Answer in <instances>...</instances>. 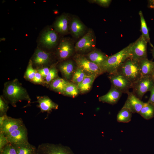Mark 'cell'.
I'll list each match as a JSON object with an SVG mask.
<instances>
[{
    "mask_svg": "<svg viewBox=\"0 0 154 154\" xmlns=\"http://www.w3.org/2000/svg\"><path fill=\"white\" fill-rule=\"evenodd\" d=\"M5 97L12 106L22 100L30 102L31 100L26 90L17 79L5 84L4 90Z\"/></svg>",
    "mask_w": 154,
    "mask_h": 154,
    "instance_id": "6da1fadb",
    "label": "cell"
},
{
    "mask_svg": "<svg viewBox=\"0 0 154 154\" xmlns=\"http://www.w3.org/2000/svg\"><path fill=\"white\" fill-rule=\"evenodd\" d=\"M132 43L122 50L112 56H108L100 66L104 73L110 74L117 72V70L126 60L129 57V52Z\"/></svg>",
    "mask_w": 154,
    "mask_h": 154,
    "instance_id": "7a4b0ae2",
    "label": "cell"
},
{
    "mask_svg": "<svg viewBox=\"0 0 154 154\" xmlns=\"http://www.w3.org/2000/svg\"><path fill=\"white\" fill-rule=\"evenodd\" d=\"M117 72L123 75L133 84L141 77L138 62L130 57L126 60Z\"/></svg>",
    "mask_w": 154,
    "mask_h": 154,
    "instance_id": "3957f363",
    "label": "cell"
},
{
    "mask_svg": "<svg viewBox=\"0 0 154 154\" xmlns=\"http://www.w3.org/2000/svg\"><path fill=\"white\" fill-rule=\"evenodd\" d=\"M74 59L78 67L88 75H94L97 77L104 73L99 66L91 61L84 55L76 54Z\"/></svg>",
    "mask_w": 154,
    "mask_h": 154,
    "instance_id": "277c9868",
    "label": "cell"
},
{
    "mask_svg": "<svg viewBox=\"0 0 154 154\" xmlns=\"http://www.w3.org/2000/svg\"><path fill=\"white\" fill-rule=\"evenodd\" d=\"M147 42L141 35L134 42L132 43L129 52V57L139 61L147 57Z\"/></svg>",
    "mask_w": 154,
    "mask_h": 154,
    "instance_id": "5b68a950",
    "label": "cell"
},
{
    "mask_svg": "<svg viewBox=\"0 0 154 154\" xmlns=\"http://www.w3.org/2000/svg\"><path fill=\"white\" fill-rule=\"evenodd\" d=\"M154 85L151 76L142 77L133 84L132 93L141 100L144 95L148 91H150Z\"/></svg>",
    "mask_w": 154,
    "mask_h": 154,
    "instance_id": "8992f818",
    "label": "cell"
},
{
    "mask_svg": "<svg viewBox=\"0 0 154 154\" xmlns=\"http://www.w3.org/2000/svg\"><path fill=\"white\" fill-rule=\"evenodd\" d=\"M37 149L39 154H74L69 148L60 144L42 143Z\"/></svg>",
    "mask_w": 154,
    "mask_h": 154,
    "instance_id": "52a82bcc",
    "label": "cell"
},
{
    "mask_svg": "<svg viewBox=\"0 0 154 154\" xmlns=\"http://www.w3.org/2000/svg\"><path fill=\"white\" fill-rule=\"evenodd\" d=\"M109 74L108 77L112 86L122 93L127 94L132 88L133 83L121 74L117 72Z\"/></svg>",
    "mask_w": 154,
    "mask_h": 154,
    "instance_id": "ba28073f",
    "label": "cell"
},
{
    "mask_svg": "<svg viewBox=\"0 0 154 154\" xmlns=\"http://www.w3.org/2000/svg\"><path fill=\"white\" fill-rule=\"evenodd\" d=\"M95 45V38L93 31L89 30L76 44L75 50L77 52H85L90 51Z\"/></svg>",
    "mask_w": 154,
    "mask_h": 154,
    "instance_id": "9c48e42d",
    "label": "cell"
},
{
    "mask_svg": "<svg viewBox=\"0 0 154 154\" xmlns=\"http://www.w3.org/2000/svg\"><path fill=\"white\" fill-rule=\"evenodd\" d=\"M6 136L9 143L13 145L29 143L27 130L24 124Z\"/></svg>",
    "mask_w": 154,
    "mask_h": 154,
    "instance_id": "30bf717a",
    "label": "cell"
},
{
    "mask_svg": "<svg viewBox=\"0 0 154 154\" xmlns=\"http://www.w3.org/2000/svg\"><path fill=\"white\" fill-rule=\"evenodd\" d=\"M127 97L122 108L128 110L132 113H138L145 103L137 97L132 92H129Z\"/></svg>",
    "mask_w": 154,
    "mask_h": 154,
    "instance_id": "8fae6325",
    "label": "cell"
},
{
    "mask_svg": "<svg viewBox=\"0 0 154 154\" xmlns=\"http://www.w3.org/2000/svg\"><path fill=\"white\" fill-rule=\"evenodd\" d=\"M24 124L21 118H15L8 116L0 127V132L6 136L17 129Z\"/></svg>",
    "mask_w": 154,
    "mask_h": 154,
    "instance_id": "7c38bea8",
    "label": "cell"
},
{
    "mask_svg": "<svg viewBox=\"0 0 154 154\" xmlns=\"http://www.w3.org/2000/svg\"><path fill=\"white\" fill-rule=\"evenodd\" d=\"M74 47L71 42L66 38L62 40L58 46L57 52L58 57L61 60H64L72 54Z\"/></svg>",
    "mask_w": 154,
    "mask_h": 154,
    "instance_id": "4fadbf2b",
    "label": "cell"
},
{
    "mask_svg": "<svg viewBox=\"0 0 154 154\" xmlns=\"http://www.w3.org/2000/svg\"><path fill=\"white\" fill-rule=\"evenodd\" d=\"M122 93L121 92L112 86L109 92L106 94L99 97V100L103 102L114 104L119 101Z\"/></svg>",
    "mask_w": 154,
    "mask_h": 154,
    "instance_id": "5bb4252c",
    "label": "cell"
},
{
    "mask_svg": "<svg viewBox=\"0 0 154 154\" xmlns=\"http://www.w3.org/2000/svg\"><path fill=\"white\" fill-rule=\"evenodd\" d=\"M58 40V36L55 31L52 30L45 31L40 38V42L47 48H50L54 46Z\"/></svg>",
    "mask_w": 154,
    "mask_h": 154,
    "instance_id": "9a60e30c",
    "label": "cell"
},
{
    "mask_svg": "<svg viewBox=\"0 0 154 154\" xmlns=\"http://www.w3.org/2000/svg\"><path fill=\"white\" fill-rule=\"evenodd\" d=\"M37 98L38 107L42 112H49L52 109L58 108V105L47 96H38Z\"/></svg>",
    "mask_w": 154,
    "mask_h": 154,
    "instance_id": "2e32d148",
    "label": "cell"
},
{
    "mask_svg": "<svg viewBox=\"0 0 154 154\" xmlns=\"http://www.w3.org/2000/svg\"><path fill=\"white\" fill-rule=\"evenodd\" d=\"M141 76H151L154 70V61L148 58L142 59L138 61Z\"/></svg>",
    "mask_w": 154,
    "mask_h": 154,
    "instance_id": "e0dca14e",
    "label": "cell"
},
{
    "mask_svg": "<svg viewBox=\"0 0 154 154\" xmlns=\"http://www.w3.org/2000/svg\"><path fill=\"white\" fill-rule=\"evenodd\" d=\"M69 19L67 15H63L56 20L54 24L55 30L62 34L66 33L68 30Z\"/></svg>",
    "mask_w": 154,
    "mask_h": 154,
    "instance_id": "ac0fdd59",
    "label": "cell"
},
{
    "mask_svg": "<svg viewBox=\"0 0 154 154\" xmlns=\"http://www.w3.org/2000/svg\"><path fill=\"white\" fill-rule=\"evenodd\" d=\"M70 29L72 34L76 37L78 38L84 32L85 27L78 19L73 17L70 23Z\"/></svg>",
    "mask_w": 154,
    "mask_h": 154,
    "instance_id": "d6986e66",
    "label": "cell"
},
{
    "mask_svg": "<svg viewBox=\"0 0 154 154\" xmlns=\"http://www.w3.org/2000/svg\"><path fill=\"white\" fill-rule=\"evenodd\" d=\"M74 65L72 61L69 60L60 64L59 69L61 73L67 80H70L74 72Z\"/></svg>",
    "mask_w": 154,
    "mask_h": 154,
    "instance_id": "ffe728a7",
    "label": "cell"
},
{
    "mask_svg": "<svg viewBox=\"0 0 154 154\" xmlns=\"http://www.w3.org/2000/svg\"><path fill=\"white\" fill-rule=\"evenodd\" d=\"M86 56L88 59L100 66L108 56L104 53L98 50H94L89 53Z\"/></svg>",
    "mask_w": 154,
    "mask_h": 154,
    "instance_id": "44dd1931",
    "label": "cell"
},
{
    "mask_svg": "<svg viewBox=\"0 0 154 154\" xmlns=\"http://www.w3.org/2000/svg\"><path fill=\"white\" fill-rule=\"evenodd\" d=\"M50 60L49 53L40 49H37L34 54L33 60L37 65H42L47 63Z\"/></svg>",
    "mask_w": 154,
    "mask_h": 154,
    "instance_id": "7402d4cb",
    "label": "cell"
},
{
    "mask_svg": "<svg viewBox=\"0 0 154 154\" xmlns=\"http://www.w3.org/2000/svg\"><path fill=\"white\" fill-rule=\"evenodd\" d=\"M97 77L94 75H88L77 85L79 91L82 93H84L89 91Z\"/></svg>",
    "mask_w": 154,
    "mask_h": 154,
    "instance_id": "603a6c76",
    "label": "cell"
},
{
    "mask_svg": "<svg viewBox=\"0 0 154 154\" xmlns=\"http://www.w3.org/2000/svg\"><path fill=\"white\" fill-rule=\"evenodd\" d=\"M14 145L17 154H36L37 149L29 143Z\"/></svg>",
    "mask_w": 154,
    "mask_h": 154,
    "instance_id": "cb8c5ba5",
    "label": "cell"
},
{
    "mask_svg": "<svg viewBox=\"0 0 154 154\" xmlns=\"http://www.w3.org/2000/svg\"><path fill=\"white\" fill-rule=\"evenodd\" d=\"M138 114L145 119H152L154 116V105L147 102L145 103Z\"/></svg>",
    "mask_w": 154,
    "mask_h": 154,
    "instance_id": "d4e9b609",
    "label": "cell"
},
{
    "mask_svg": "<svg viewBox=\"0 0 154 154\" xmlns=\"http://www.w3.org/2000/svg\"><path fill=\"white\" fill-rule=\"evenodd\" d=\"M139 14L140 17L141 31L142 33L141 35L153 48L154 46L151 42L148 29L142 11H140L139 12Z\"/></svg>",
    "mask_w": 154,
    "mask_h": 154,
    "instance_id": "484cf974",
    "label": "cell"
},
{
    "mask_svg": "<svg viewBox=\"0 0 154 154\" xmlns=\"http://www.w3.org/2000/svg\"><path fill=\"white\" fill-rule=\"evenodd\" d=\"M68 83L63 78H57L50 83V86L53 90L63 94L64 89Z\"/></svg>",
    "mask_w": 154,
    "mask_h": 154,
    "instance_id": "4316f807",
    "label": "cell"
},
{
    "mask_svg": "<svg viewBox=\"0 0 154 154\" xmlns=\"http://www.w3.org/2000/svg\"><path fill=\"white\" fill-rule=\"evenodd\" d=\"M131 117L132 113L128 110L122 108L117 114V120L119 122L128 123Z\"/></svg>",
    "mask_w": 154,
    "mask_h": 154,
    "instance_id": "83f0119b",
    "label": "cell"
},
{
    "mask_svg": "<svg viewBox=\"0 0 154 154\" xmlns=\"http://www.w3.org/2000/svg\"><path fill=\"white\" fill-rule=\"evenodd\" d=\"M88 75H87L82 69L78 67L73 73L72 78V81L77 85Z\"/></svg>",
    "mask_w": 154,
    "mask_h": 154,
    "instance_id": "f1b7e54d",
    "label": "cell"
},
{
    "mask_svg": "<svg viewBox=\"0 0 154 154\" xmlns=\"http://www.w3.org/2000/svg\"><path fill=\"white\" fill-rule=\"evenodd\" d=\"M79 91L77 86L69 82L64 89L63 94L66 95L75 97L78 94Z\"/></svg>",
    "mask_w": 154,
    "mask_h": 154,
    "instance_id": "f546056e",
    "label": "cell"
},
{
    "mask_svg": "<svg viewBox=\"0 0 154 154\" xmlns=\"http://www.w3.org/2000/svg\"><path fill=\"white\" fill-rule=\"evenodd\" d=\"M32 62L30 60L25 74L26 78L29 80L32 81L37 71L35 70L32 66Z\"/></svg>",
    "mask_w": 154,
    "mask_h": 154,
    "instance_id": "4dcf8cb0",
    "label": "cell"
},
{
    "mask_svg": "<svg viewBox=\"0 0 154 154\" xmlns=\"http://www.w3.org/2000/svg\"><path fill=\"white\" fill-rule=\"evenodd\" d=\"M58 76V72L55 67L50 68L49 72L45 78V82L47 84L50 83Z\"/></svg>",
    "mask_w": 154,
    "mask_h": 154,
    "instance_id": "1f68e13d",
    "label": "cell"
},
{
    "mask_svg": "<svg viewBox=\"0 0 154 154\" xmlns=\"http://www.w3.org/2000/svg\"><path fill=\"white\" fill-rule=\"evenodd\" d=\"M0 154H17L15 147L9 143L0 151Z\"/></svg>",
    "mask_w": 154,
    "mask_h": 154,
    "instance_id": "d6a6232c",
    "label": "cell"
},
{
    "mask_svg": "<svg viewBox=\"0 0 154 154\" xmlns=\"http://www.w3.org/2000/svg\"><path fill=\"white\" fill-rule=\"evenodd\" d=\"M9 106L6 101L1 96L0 98V116L6 114Z\"/></svg>",
    "mask_w": 154,
    "mask_h": 154,
    "instance_id": "836d02e7",
    "label": "cell"
},
{
    "mask_svg": "<svg viewBox=\"0 0 154 154\" xmlns=\"http://www.w3.org/2000/svg\"><path fill=\"white\" fill-rule=\"evenodd\" d=\"M9 143L7 137L0 132V151Z\"/></svg>",
    "mask_w": 154,
    "mask_h": 154,
    "instance_id": "e575fe53",
    "label": "cell"
},
{
    "mask_svg": "<svg viewBox=\"0 0 154 154\" xmlns=\"http://www.w3.org/2000/svg\"><path fill=\"white\" fill-rule=\"evenodd\" d=\"M92 1L93 2L105 7L108 6L112 1L110 0H95Z\"/></svg>",
    "mask_w": 154,
    "mask_h": 154,
    "instance_id": "d590c367",
    "label": "cell"
},
{
    "mask_svg": "<svg viewBox=\"0 0 154 154\" xmlns=\"http://www.w3.org/2000/svg\"><path fill=\"white\" fill-rule=\"evenodd\" d=\"M42 76L37 71L32 81L36 83H41L43 81Z\"/></svg>",
    "mask_w": 154,
    "mask_h": 154,
    "instance_id": "8d00e7d4",
    "label": "cell"
},
{
    "mask_svg": "<svg viewBox=\"0 0 154 154\" xmlns=\"http://www.w3.org/2000/svg\"><path fill=\"white\" fill-rule=\"evenodd\" d=\"M50 69L48 67H44L38 69L37 72L40 74L42 77L45 78L48 74Z\"/></svg>",
    "mask_w": 154,
    "mask_h": 154,
    "instance_id": "74e56055",
    "label": "cell"
},
{
    "mask_svg": "<svg viewBox=\"0 0 154 154\" xmlns=\"http://www.w3.org/2000/svg\"><path fill=\"white\" fill-rule=\"evenodd\" d=\"M150 95L147 102L154 105V85L150 90Z\"/></svg>",
    "mask_w": 154,
    "mask_h": 154,
    "instance_id": "f35d334b",
    "label": "cell"
},
{
    "mask_svg": "<svg viewBox=\"0 0 154 154\" xmlns=\"http://www.w3.org/2000/svg\"><path fill=\"white\" fill-rule=\"evenodd\" d=\"M7 117L8 116L7 114L0 116V127L2 125L4 121L7 118Z\"/></svg>",
    "mask_w": 154,
    "mask_h": 154,
    "instance_id": "ab89813d",
    "label": "cell"
},
{
    "mask_svg": "<svg viewBox=\"0 0 154 154\" xmlns=\"http://www.w3.org/2000/svg\"><path fill=\"white\" fill-rule=\"evenodd\" d=\"M148 7L149 8L154 9V0L148 1Z\"/></svg>",
    "mask_w": 154,
    "mask_h": 154,
    "instance_id": "60d3db41",
    "label": "cell"
},
{
    "mask_svg": "<svg viewBox=\"0 0 154 154\" xmlns=\"http://www.w3.org/2000/svg\"><path fill=\"white\" fill-rule=\"evenodd\" d=\"M151 53L152 54L153 58H154V46L151 49Z\"/></svg>",
    "mask_w": 154,
    "mask_h": 154,
    "instance_id": "b9f144b4",
    "label": "cell"
},
{
    "mask_svg": "<svg viewBox=\"0 0 154 154\" xmlns=\"http://www.w3.org/2000/svg\"><path fill=\"white\" fill-rule=\"evenodd\" d=\"M151 77L152 78V79L153 80V81L154 82V70L153 71V72L151 76Z\"/></svg>",
    "mask_w": 154,
    "mask_h": 154,
    "instance_id": "7bdbcfd3",
    "label": "cell"
},
{
    "mask_svg": "<svg viewBox=\"0 0 154 154\" xmlns=\"http://www.w3.org/2000/svg\"><path fill=\"white\" fill-rule=\"evenodd\" d=\"M36 154H39V153H37Z\"/></svg>",
    "mask_w": 154,
    "mask_h": 154,
    "instance_id": "ee69618b",
    "label": "cell"
}]
</instances>
